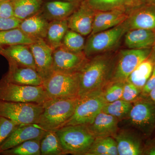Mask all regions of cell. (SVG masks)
I'll return each instance as SVG.
<instances>
[{
	"mask_svg": "<svg viewBox=\"0 0 155 155\" xmlns=\"http://www.w3.org/2000/svg\"><path fill=\"white\" fill-rule=\"evenodd\" d=\"M85 155H109L107 137H96Z\"/></svg>",
	"mask_w": 155,
	"mask_h": 155,
	"instance_id": "obj_34",
	"label": "cell"
},
{
	"mask_svg": "<svg viewBox=\"0 0 155 155\" xmlns=\"http://www.w3.org/2000/svg\"><path fill=\"white\" fill-rule=\"evenodd\" d=\"M8 71L2 78L8 82L29 86L42 85L44 80L36 69L9 63Z\"/></svg>",
	"mask_w": 155,
	"mask_h": 155,
	"instance_id": "obj_15",
	"label": "cell"
},
{
	"mask_svg": "<svg viewBox=\"0 0 155 155\" xmlns=\"http://www.w3.org/2000/svg\"><path fill=\"white\" fill-rule=\"evenodd\" d=\"M65 155H85L95 137L86 125H69L56 130Z\"/></svg>",
	"mask_w": 155,
	"mask_h": 155,
	"instance_id": "obj_3",
	"label": "cell"
},
{
	"mask_svg": "<svg viewBox=\"0 0 155 155\" xmlns=\"http://www.w3.org/2000/svg\"><path fill=\"white\" fill-rule=\"evenodd\" d=\"M95 11L121 10L130 13L143 3V0H83Z\"/></svg>",
	"mask_w": 155,
	"mask_h": 155,
	"instance_id": "obj_24",
	"label": "cell"
},
{
	"mask_svg": "<svg viewBox=\"0 0 155 155\" xmlns=\"http://www.w3.org/2000/svg\"><path fill=\"white\" fill-rule=\"evenodd\" d=\"M95 11L82 1L68 19L69 29L80 34L83 36L90 35Z\"/></svg>",
	"mask_w": 155,
	"mask_h": 155,
	"instance_id": "obj_14",
	"label": "cell"
},
{
	"mask_svg": "<svg viewBox=\"0 0 155 155\" xmlns=\"http://www.w3.org/2000/svg\"><path fill=\"white\" fill-rule=\"evenodd\" d=\"M124 82L110 81L102 90V94L106 103L113 102L122 98Z\"/></svg>",
	"mask_w": 155,
	"mask_h": 155,
	"instance_id": "obj_33",
	"label": "cell"
},
{
	"mask_svg": "<svg viewBox=\"0 0 155 155\" xmlns=\"http://www.w3.org/2000/svg\"><path fill=\"white\" fill-rule=\"evenodd\" d=\"M154 65L150 58H147L131 72L126 81L142 89L151 75Z\"/></svg>",
	"mask_w": 155,
	"mask_h": 155,
	"instance_id": "obj_27",
	"label": "cell"
},
{
	"mask_svg": "<svg viewBox=\"0 0 155 155\" xmlns=\"http://www.w3.org/2000/svg\"><path fill=\"white\" fill-rule=\"evenodd\" d=\"M116 57L101 54L89 59L78 72L79 97L93 92L101 91L112 81Z\"/></svg>",
	"mask_w": 155,
	"mask_h": 155,
	"instance_id": "obj_1",
	"label": "cell"
},
{
	"mask_svg": "<svg viewBox=\"0 0 155 155\" xmlns=\"http://www.w3.org/2000/svg\"><path fill=\"white\" fill-rule=\"evenodd\" d=\"M143 155H155V138L148 140L144 144Z\"/></svg>",
	"mask_w": 155,
	"mask_h": 155,
	"instance_id": "obj_40",
	"label": "cell"
},
{
	"mask_svg": "<svg viewBox=\"0 0 155 155\" xmlns=\"http://www.w3.org/2000/svg\"><path fill=\"white\" fill-rule=\"evenodd\" d=\"M49 99L43 85L29 86L8 82L0 79V100L43 104Z\"/></svg>",
	"mask_w": 155,
	"mask_h": 155,
	"instance_id": "obj_6",
	"label": "cell"
},
{
	"mask_svg": "<svg viewBox=\"0 0 155 155\" xmlns=\"http://www.w3.org/2000/svg\"><path fill=\"white\" fill-rule=\"evenodd\" d=\"M0 54L5 57L9 63L36 69L33 55L28 45L17 44L1 46Z\"/></svg>",
	"mask_w": 155,
	"mask_h": 155,
	"instance_id": "obj_18",
	"label": "cell"
},
{
	"mask_svg": "<svg viewBox=\"0 0 155 155\" xmlns=\"http://www.w3.org/2000/svg\"><path fill=\"white\" fill-rule=\"evenodd\" d=\"M141 91V89L126 81L124 82L121 99L128 102L133 103L140 97Z\"/></svg>",
	"mask_w": 155,
	"mask_h": 155,
	"instance_id": "obj_35",
	"label": "cell"
},
{
	"mask_svg": "<svg viewBox=\"0 0 155 155\" xmlns=\"http://www.w3.org/2000/svg\"><path fill=\"white\" fill-rule=\"evenodd\" d=\"M28 45L33 55L36 70L44 80L53 72L54 50L43 39H37Z\"/></svg>",
	"mask_w": 155,
	"mask_h": 155,
	"instance_id": "obj_12",
	"label": "cell"
},
{
	"mask_svg": "<svg viewBox=\"0 0 155 155\" xmlns=\"http://www.w3.org/2000/svg\"><path fill=\"white\" fill-rule=\"evenodd\" d=\"M119 121L116 117L101 111L91 123L86 125L95 138L114 137L119 130Z\"/></svg>",
	"mask_w": 155,
	"mask_h": 155,
	"instance_id": "obj_21",
	"label": "cell"
},
{
	"mask_svg": "<svg viewBox=\"0 0 155 155\" xmlns=\"http://www.w3.org/2000/svg\"><path fill=\"white\" fill-rule=\"evenodd\" d=\"M125 35V44L129 49L151 48L155 43V31L151 30L131 29Z\"/></svg>",
	"mask_w": 155,
	"mask_h": 155,
	"instance_id": "obj_23",
	"label": "cell"
},
{
	"mask_svg": "<svg viewBox=\"0 0 155 155\" xmlns=\"http://www.w3.org/2000/svg\"><path fill=\"white\" fill-rule=\"evenodd\" d=\"M152 48L122 50L116 57L111 81L125 82L139 64L149 58Z\"/></svg>",
	"mask_w": 155,
	"mask_h": 155,
	"instance_id": "obj_10",
	"label": "cell"
},
{
	"mask_svg": "<svg viewBox=\"0 0 155 155\" xmlns=\"http://www.w3.org/2000/svg\"><path fill=\"white\" fill-rule=\"evenodd\" d=\"M106 104L102 90L93 92L79 97L74 114L65 126L88 125L101 112Z\"/></svg>",
	"mask_w": 155,
	"mask_h": 155,
	"instance_id": "obj_9",
	"label": "cell"
},
{
	"mask_svg": "<svg viewBox=\"0 0 155 155\" xmlns=\"http://www.w3.org/2000/svg\"><path fill=\"white\" fill-rule=\"evenodd\" d=\"M14 17L23 20L41 11L43 0H11Z\"/></svg>",
	"mask_w": 155,
	"mask_h": 155,
	"instance_id": "obj_26",
	"label": "cell"
},
{
	"mask_svg": "<svg viewBox=\"0 0 155 155\" xmlns=\"http://www.w3.org/2000/svg\"><path fill=\"white\" fill-rule=\"evenodd\" d=\"M154 88H155V64L154 66L151 75L147 81L145 85L142 89L140 95L143 97L148 96L150 92Z\"/></svg>",
	"mask_w": 155,
	"mask_h": 155,
	"instance_id": "obj_39",
	"label": "cell"
},
{
	"mask_svg": "<svg viewBox=\"0 0 155 155\" xmlns=\"http://www.w3.org/2000/svg\"><path fill=\"white\" fill-rule=\"evenodd\" d=\"M143 3H148L155 6V0H143Z\"/></svg>",
	"mask_w": 155,
	"mask_h": 155,
	"instance_id": "obj_43",
	"label": "cell"
},
{
	"mask_svg": "<svg viewBox=\"0 0 155 155\" xmlns=\"http://www.w3.org/2000/svg\"><path fill=\"white\" fill-rule=\"evenodd\" d=\"M36 40L25 34L19 28L0 31V47L17 44L29 45Z\"/></svg>",
	"mask_w": 155,
	"mask_h": 155,
	"instance_id": "obj_28",
	"label": "cell"
},
{
	"mask_svg": "<svg viewBox=\"0 0 155 155\" xmlns=\"http://www.w3.org/2000/svg\"><path fill=\"white\" fill-rule=\"evenodd\" d=\"M129 14L121 10L96 11L90 35L107 30L123 23Z\"/></svg>",
	"mask_w": 155,
	"mask_h": 155,
	"instance_id": "obj_19",
	"label": "cell"
},
{
	"mask_svg": "<svg viewBox=\"0 0 155 155\" xmlns=\"http://www.w3.org/2000/svg\"><path fill=\"white\" fill-rule=\"evenodd\" d=\"M85 44L83 35L69 29L66 32L62 42L65 47L75 52L83 51Z\"/></svg>",
	"mask_w": 155,
	"mask_h": 155,
	"instance_id": "obj_32",
	"label": "cell"
},
{
	"mask_svg": "<svg viewBox=\"0 0 155 155\" xmlns=\"http://www.w3.org/2000/svg\"><path fill=\"white\" fill-rule=\"evenodd\" d=\"M43 110V104L0 100V116L17 125L38 123Z\"/></svg>",
	"mask_w": 155,
	"mask_h": 155,
	"instance_id": "obj_8",
	"label": "cell"
},
{
	"mask_svg": "<svg viewBox=\"0 0 155 155\" xmlns=\"http://www.w3.org/2000/svg\"><path fill=\"white\" fill-rule=\"evenodd\" d=\"M132 127L145 137L155 130V104L148 96L140 97L132 103L128 116Z\"/></svg>",
	"mask_w": 155,
	"mask_h": 155,
	"instance_id": "obj_7",
	"label": "cell"
},
{
	"mask_svg": "<svg viewBox=\"0 0 155 155\" xmlns=\"http://www.w3.org/2000/svg\"><path fill=\"white\" fill-rule=\"evenodd\" d=\"M79 98L49 99L38 122L46 130L56 131L65 126L74 114Z\"/></svg>",
	"mask_w": 155,
	"mask_h": 155,
	"instance_id": "obj_2",
	"label": "cell"
},
{
	"mask_svg": "<svg viewBox=\"0 0 155 155\" xmlns=\"http://www.w3.org/2000/svg\"><path fill=\"white\" fill-rule=\"evenodd\" d=\"M41 155H65L56 131L46 130L40 141Z\"/></svg>",
	"mask_w": 155,
	"mask_h": 155,
	"instance_id": "obj_29",
	"label": "cell"
},
{
	"mask_svg": "<svg viewBox=\"0 0 155 155\" xmlns=\"http://www.w3.org/2000/svg\"><path fill=\"white\" fill-rule=\"evenodd\" d=\"M53 71L67 73L79 72L89 59L83 51H73L63 45L53 51Z\"/></svg>",
	"mask_w": 155,
	"mask_h": 155,
	"instance_id": "obj_11",
	"label": "cell"
},
{
	"mask_svg": "<svg viewBox=\"0 0 155 155\" xmlns=\"http://www.w3.org/2000/svg\"><path fill=\"white\" fill-rule=\"evenodd\" d=\"M119 155H143L144 144L141 137L130 129L119 130L114 136Z\"/></svg>",
	"mask_w": 155,
	"mask_h": 155,
	"instance_id": "obj_17",
	"label": "cell"
},
{
	"mask_svg": "<svg viewBox=\"0 0 155 155\" xmlns=\"http://www.w3.org/2000/svg\"><path fill=\"white\" fill-rule=\"evenodd\" d=\"M78 72L67 73L54 71L45 80L43 86L49 99L79 98Z\"/></svg>",
	"mask_w": 155,
	"mask_h": 155,
	"instance_id": "obj_4",
	"label": "cell"
},
{
	"mask_svg": "<svg viewBox=\"0 0 155 155\" xmlns=\"http://www.w3.org/2000/svg\"><path fill=\"white\" fill-rule=\"evenodd\" d=\"M126 22L129 30L145 29L155 31V6L143 3L130 11Z\"/></svg>",
	"mask_w": 155,
	"mask_h": 155,
	"instance_id": "obj_16",
	"label": "cell"
},
{
	"mask_svg": "<svg viewBox=\"0 0 155 155\" xmlns=\"http://www.w3.org/2000/svg\"><path fill=\"white\" fill-rule=\"evenodd\" d=\"M18 125L10 119L0 116V146Z\"/></svg>",
	"mask_w": 155,
	"mask_h": 155,
	"instance_id": "obj_36",
	"label": "cell"
},
{
	"mask_svg": "<svg viewBox=\"0 0 155 155\" xmlns=\"http://www.w3.org/2000/svg\"><path fill=\"white\" fill-rule=\"evenodd\" d=\"M148 97L155 104V88L151 91L148 95Z\"/></svg>",
	"mask_w": 155,
	"mask_h": 155,
	"instance_id": "obj_42",
	"label": "cell"
},
{
	"mask_svg": "<svg viewBox=\"0 0 155 155\" xmlns=\"http://www.w3.org/2000/svg\"><path fill=\"white\" fill-rule=\"evenodd\" d=\"M60 1H74V0H60Z\"/></svg>",
	"mask_w": 155,
	"mask_h": 155,
	"instance_id": "obj_44",
	"label": "cell"
},
{
	"mask_svg": "<svg viewBox=\"0 0 155 155\" xmlns=\"http://www.w3.org/2000/svg\"><path fill=\"white\" fill-rule=\"evenodd\" d=\"M22 21L15 17L8 18L0 17V31L19 28Z\"/></svg>",
	"mask_w": 155,
	"mask_h": 155,
	"instance_id": "obj_37",
	"label": "cell"
},
{
	"mask_svg": "<svg viewBox=\"0 0 155 155\" xmlns=\"http://www.w3.org/2000/svg\"><path fill=\"white\" fill-rule=\"evenodd\" d=\"M50 21L41 11L21 21L19 28L27 35L35 39H45Z\"/></svg>",
	"mask_w": 155,
	"mask_h": 155,
	"instance_id": "obj_22",
	"label": "cell"
},
{
	"mask_svg": "<svg viewBox=\"0 0 155 155\" xmlns=\"http://www.w3.org/2000/svg\"><path fill=\"white\" fill-rule=\"evenodd\" d=\"M41 139L30 140L17 146L4 151L0 154L4 155H41L40 141Z\"/></svg>",
	"mask_w": 155,
	"mask_h": 155,
	"instance_id": "obj_30",
	"label": "cell"
},
{
	"mask_svg": "<svg viewBox=\"0 0 155 155\" xmlns=\"http://www.w3.org/2000/svg\"><path fill=\"white\" fill-rule=\"evenodd\" d=\"M46 131L37 123L17 125L0 146V153L27 140L41 139Z\"/></svg>",
	"mask_w": 155,
	"mask_h": 155,
	"instance_id": "obj_13",
	"label": "cell"
},
{
	"mask_svg": "<svg viewBox=\"0 0 155 155\" xmlns=\"http://www.w3.org/2000/svg\"><path fill=\"white\" fill-rule=\"evenodd\" d=\"M79 0H53L43 5L41 11L49 21L68 19L79 6Z\"/></svg>",
	"mask_w": 155,
	"mask_h": 155,
	"instance_id": "obj_20",
	"label": "cell"
},
{
	"mask_svg": "<svg viewBox=\"0 0 155 155\" xmlns=\"http://www.w3.org/2000/svg\"><path fill=\"white\" fill-rule=\"evenodd\" d=\"M149 58L152 60L154 64H155V43L153 47L152 48L151 52Z\"/></svg>",
	"mask_w": 155,
	"mask_h": 155,
	"instance_id": "obj_41",
	"label": "cell"
},
{
	"mask_svg": "<svg viewBox=\"0 0 155 155\" xmlns=\"http://www.w3.org/2000/svg\"><path fill=\"white\" fill-rule=\"evenodd\" d=\"M129 30L126 21L119 25L94 34L90 35L83 51L89 58L110 51L119 43Z\"/></svg>",
	"mask_w": 155,
	"mask_h": 155,
	"instance_id": "obj_5",
	"label": "cell"
},
{
	"mask_svg": "<svg viewBox=\"0 0 155 155\" xmlns=\"http://www.w3.org/2000/svg\"><path fill=\"white\" fill-rule=\"evenodd\" d=\"M132 107V103L120 99L113 102L107 103L102 111L116 117L120 121L128 118Z\"/></svg>",
	"mask_w": 155,
	"mask_h": 155,
	"instance_id": "obj_31",
	"label": "cell"
},
{
	"mask_svg": "<svg viewBox=\"0 0 155 155\" xmlns=\"http://www.w3.org/2000/svg\"><path fill=\"white\" fill-rule=\"evenodd\" d=\"M14 17L11 0H0V17L11 18Z\"/></svg>",
	"mask_w": 155,
	"mask_h": 155,
	"instance_id": "obj_38",
	"label": "cell"
},
{
	"mask_svg": "<svg viewBox=\"0 0 155 155\" xmlns=\"http://www.w3.org/2000/svg\"><path fill=\"white\" fill-rule=\"evenodd\" d=\"M67 19L50 21L45 41L53 50L62 45L64 37L68 29Z\"/></svg>",
	"mask_w": 155,
	"mask_h": 155,
	"instance_id": "obj_25",
	"label": "cell"
}]
</instances>
